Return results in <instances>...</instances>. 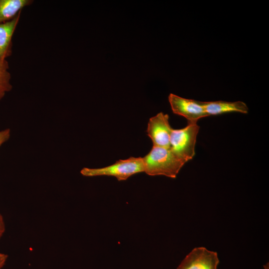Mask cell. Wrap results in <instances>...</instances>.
I'll list each match as a JSON object with an SVG mask.
<instances>
[{
	"label": "cell",
	"instance_id": "cell-1",
	"mask_svg": "<svg viewBox=\"0 0 269 269\" xmlns=\"http://www.w3.org/2000/svg\"><path fill=\"white\" fill-rule=\"evenodd\" d=\"M144 172L148 175H164L175 178L186 162L174 154L170 148L153 146L142 157Z\"/></svg>",
	"mask_w": 269,
	"mask_h": 269
},
{
	"label": "cell",
	"instance_id": "cell-2",
	"mask_svg": "<svg viewBox=\"0 0 269 269\" xmlns=\"http://www.w3.org/2000/svg\"><path fill=\"white\" fill-rule=\"evenodd\" d=\"M144 171L142 157H131L126 159H120L112 165L102 168L84 167L80 173L86 177L111 176L116 177L118 181H124Z\"/></svg>",
	"mask_w": 269,
	"mask_h": 269
},
{
	"label": "cell",
	"instance_id": "cell-3",
	"mask_svg": "<svg viewBox=\"0 0 269 269\" xmlns=\"http://www.w3.org/2000/svg\"><path fill=\"white\" fill-rule=\"evenodd\" d=\"M200 127L197 124H188L184 128L173 129L170 137V149L186 162L195 154L196 138Z\"/></svg>",
	"mask_w": 269,
	"mask_h": 269
},
{
	"label": "cell",
	"instance_id": "cell-4",
	"mask_svg": "<svg viewBox=\"0 0 269 269\" xmlns=\"http://www.w3.org/2000/svg\"><path fill=\"white\" fill-rule=\"evenodd\" d=\"M168 101L172 112L184 117L188 124H197L200 119L208 117L200 101L188 99L170 94Z\"/></svg>",
	"mask_w": 269,
	"mask_h": 269
},
{
	"label": "cell",
	"instance_id": "cell-5",
	"mask_svg": "<svg viewBox=\"0 0 269 269\" xmlns=\"http://www.w3.org/2000/svg\"><path fill=\"white\" fill-rule=\"evenodd\" d=\"M172 130L169 123V116L160 112L149 119L146 132L153 146L169 148Z\"/></svg>",
	"mask_w": 269,
	"mask_h": 269
},
{
	"label": "cell",
	"instance_id": "cell-6",
	"mask_svg": "<svg viewBox=\"0 0 269 269\" xmlns=\"http://www.w3.org/2000/svg\"><path fill=\"white\" fill-rule=\"evenodd\" d=\"M219 263L216 252L197 247L185 257L177 269H217Z\"/></svg>",
	"mask_w": 269,
	"mask_h": 269
},
{
	"label": "cell",
	"instance_id": "cell-7",
	"mask_svg": "<svg viewBox=\"0 0 269 269\" xmlns=\"http://www.w3.org/2000/svg\"><path fill=\"white\" fill-rule=\"evenodd\" d=\"M21 13L8 21L0 23V61L12 54V39L19 21Z\"/></svg>",
	"mask_w": 269,
	"mask_h": 269
},
{
	"label": "cell",
	"instance_id": "cell-8",
	"mask_svg": "<svg viewBox=\"0 0 269 269\" xmlns=\"http://www.w3.org/2000/svg\"><path fill=\"white\" fill-rule=\"evenodd\" d=\"M200 103L203 107L208 116H216L230 112H238L246 114H248L249 111L246 104L242 101H200Z\"/></svg>",
	"mask_w": 269,
	"mask_h": 269
},
{
	"label": "cell",
	"instance_id": "cell-9",
	"mask_svg": "<svg viewBox=\"0 0 269 269\" xmlns=\"http://www.w3.org/2000/svg\"><path fill=\"white\" fill-rule=\"evenodd\" d=\"M33 2L32 0H0V23L11 20Z\"/></svg>",
	"mask_w": 269,
	"mask_h": 269
},
{
	"label": "cell",
	"instance_id": "cell-10",
	"mask_svg": "<svg viewBox=\"0 0 269 269\" xmlns=\"http://www.w3.org/2000/svg\"><path fill=\"white\" fill-rule=\"evenodd\" d=\"M9 68L7 60L0 61V101L12 88Z\"/></svg>",
	"mask_w": 269,
	"mask_h": 269
},
{
	"label": "cell",
	"instance_id": "cell-11",
	"mask_svg": "<svg viewBox=\"0 0 269 269\" xmlns=\"http://www.w3.org/2000/svg\"><path fill=\"white\" fill-rule=\"evenodd\" d=\"M10 136V130L9 129H6L0 131V146L9 138Z\"/></svg>",
	"mask_w": 269,
	"mask_h": 269
},
{
	"label": "cell",
	"instance_id": "cell-12",
	"mask_svg": "<svg viewBox=\"0 0 269 269\" xmlns=\"http://www.w3.org/2000/svg\"><path fill=\"white\" fill-rule=\"evenodd\" d=\"M5 231V225L3 217L1 214L0 213V239L3 236Z\"/></svg>",
	"mask_w": 269,
	"mask_h": 269
},
{
	"label": "cell",
	"instance_id": "cell-13",
	"mask_svg": "<svg viewBox=\"0 0 269 269\" xmlns=\"http://www.w3.org/2000/svg\"><path fill=\"white\" fill-rule=\"evenodd\" d=\"M7 258L8 256L6 254L0 253V269H1L5 265Z\"/></svg>",
	"mask_w": 269,
	"mask_h": 269
}]
</instances>
